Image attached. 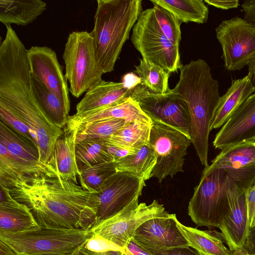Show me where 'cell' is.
Returning <instances> with one entry per match:
<instances>
[{
	"label": "cell",
	"mask_w": 255,
	"mask_h": 255,
	"mask_svg": "<svg viewBox=\"0 0 255 255\" xmlns=\"http://www.w3.org/2000/svg\"><path fill=\"white\" fill-rule=\"evenodd\" d=\"M4 187L14 199L28 207L40 226L91 229L96 224L97 193L72 180L34 174L18 177Z\"/></svg>",
	"instance_id": "6da1fadb"
},
{
	"label": "cell",
	"mask_w": 255,
	"mask_h": 255,
	"mask_svg": "<svg viewBox=\"0 0 255 255\" xmlns=\"http://www.w3.org/2000/svg\"><path fill=\"white\" fill-rule=\"evenodd\" d=\"M93 38L97 65L103 74L114 69L125 43L142 11L141 0H98Z\"/></svg>",
	"instance_id": "7a4b0ae2"
},
{
	"label": "cell",
	"mask_w": 255,
	"mask_h": 255,
	"mask_svg": "<svg viewBox=\"0 0 255 255\" xmlns=\"http://www.w3.org/2000/svg\"><path fill=\"white\" fill-rule=\"evenodd\" d=\"M93 235L91 229L39 226L21 232H0V241L17 255H70Z\"/></svg>",
	"instance_id": "3957f363"
},
{
	"label": "cell",
	"mask_w": 255,
	"mask_h": 255,
	"mask_svg": "<svg viewBox=\"0 0 255 255\" xmlns=\"http://www.w3.org/2000/svg\"><path fill=\"white\" fill-rule=\"evenodd\" d=\"M233 184L224 169L205 167L188 209L197 226L219 228L229 209L228 192Z\"/></svg>",
	"instance_id": "277c9868"
},
{
	"label": "cell",
	"mask_w": 255,
	"mask_h": 255,
	"mask_svg": "<svg viewBox=\"0 0 255 255\" xmlns=\"http://www.w3.org/2000/svg\"><path fill=\"white\" fill-rule=\"evenodd\" d=\"M63 59L65 76L70 84L69 92L74 97L79 98L103 81V74L97 65L91 32H71L65 45Z\"/></svg>",
	"instance_id": "5b68a950"
},
{
	"label": "cell",
	"mask_w": 255,
	"mask_h": 255,
	"mask_svg": "<svg viewBox=\"0 0 255 255\" xmlns=\"http://www.w3.org/2000/svg\"><path fill=\"white\" fill-rule=\"evenodd\" d=\"M131 41L142 58L160 66L170 73L183 65L179 46L162 33L155 18L152 8L143 10L132 28Z\"/></svg>",
	"instance_id": "8992f818"
},
{
	"label": "cell",
	"mask_w": 255,
	"mask_h": 255,
	"mask_svg": "<svg viewBox=\"0 0 255 255\" xmlns=\"http://www.w3.org/2000/svg\"><path fill=\"white\" fill-rule=\"evenodd\" d=\"M168 214L163 205L155 200L148 205L145 203L138 204L137 200L117 215L98 223L91 230L93 234L122 251L144 222Z\"/></svg>",
	"instance_id": "52a82bcc"
},
{
	"label": "cell",
	"mask_w": 255,
	"mask_h": 255,
	"mask_svg": "<svg viewBox=\"0 0 255 255\" xmlns=\"http://www.w3.org/2000/svg\"><path fill=\"white\" fill-rule=\"evenodd\" d=\"M130 97L152 122L175 128L190 138L189 110L179 94L170 89L164 94H151L138 84L130 89Z\"/></svg>",
	"instance_id": "ba28073f"
},
{
	"label": "cell",
	"mask_w": 255,
	"mask_h": 255,
	"mask_svg": "<svg viewBox=\"0 0 255 255\" xmlns=\"http://www.w3.org/2000/svg\"><path fill=\"white\" fill-rule=\"evenodd\" d=\"M191 143L190 138L180 131L164 124L152 122L149 143L154 149L156 163L151 177L158 182L178 172H183L184 156Z\"/></svg>",
	"instance_id": "9c48e42d"
},
{
	"label": "cell",
	"mask_w": 255,
	"mask_h": 255,
	"mask_svg": "<svg viewBox=\"0 0 255 255\" xmlns=\"http://www.w3.org/2000/svg\"><path fill=\"white\" fill-rule=\"evenodd\" d=\"M215 31L227 70H241L255 57V23L235 16L222 21Z\"/></svg>",
	"instance_id": "30bf717a"
},
{
	"label": "cell",
	"mask_w": 255,
	"mask_h": 255,
	"mask_svg": "<svg viewBox=\"0 0 255 255\" xmlns=\"http://www.w3.org/2000/svg\"><path fill=\"white\" fill-rule=\"evenodd\" d=\"M145 186L143 179L129 172L117 171L110 176L97 192L99 205L96 224L117 215L138 200Z\"/></svg>",
	"instance_id": "8fae6325"
},
{
	"label": "cell",
	"mask_w": 255,
	"mask_h": 255,
	"mask_svg": "<svg viewBox=\"0 0 255 255\" xmlns=\"http://www.w3.org/2000/svg\"><path fill=\"white\" fill-rule=\"evenodd\" d=\"M176 219L175 214L149 219L137 228L132 239L156 255L176 248H189Z\"/></svg>",
	"instance_id": "7c38bea8"
},
{
	"label": "cell",
	"mask_w": 255,
	"mask_h": 255,
	"mask_svg": "<svg viewBox=\"0 0 255 255\" xmlns=\"http://www.w3.org/2000/svg\"><path fill=\"white\" fill-rule=\"evenodd\" d=\"M27 58L31 75L60 98L69 113V88L56 52L46 46H33L27 49Z\"/></svg>",
	"instance_id": "4fadbf2b"
},
{
	"label": "cell",
	"mask_w": 255,
	"mask_h": 255,
	"mask_svg": "<svg viewBox=\"0 0 255 255\" xmlns=\"http://www.w3.org/2000/svg\"><path fill=\"white\" fill-rule=\"evenodd\" d=\"M209 166L224 169L234 184L247 190L255 182V142L222 149Z\"/></svg>",
	"instance_id": "5bb4252c"
},
{
	"label": "cell",
	"mask_w": 255,
	"mask_h": 255,
	"mask_svg": "<svg viewBox=\"0 0 255 255\" xmlns=\"http://www.w3.org/2000/svg\"><path fill=\"white\" fill-rule=\"evenodd\" d=\"M255 142V92L250 95L231 115L216 134V148L244 142Z\"/></svg>",
	"instance_id": "9a60e30c"
},
{
	"label": "cell",
	"mask_w": 255,
	"mask_h": 255,
	"mask_svg": "<svg viewBox=\"0 0 255 255\" xmlns=\"http://www.w3.org/2000/svg\"><path fill=\"white\" fill-rule=\"evenodd\" d=\"M246 190L236 184L229 189V209L219 227L229 250L244 248L250 227L246 201Z\"/></svg>",
	"instance_id": "2e32d148"
},
{
	"label": "cell",
	"mask_w": 255,
	"mask_h": 255,
	"mask_svg": "<svg viewBox=\"0 0 255 255\" xmlns=\"http://www.w3.org/2000/svg\"><path fill=\"white\" fill-rule=\"evenodd\" d=\"M111 119H122L128 123L140 121L152 123L151 119L142 110L138 103L129 97L109 106L81 114L69 116L63 131H78L92 123Z\"/></svg>",
	"instance_id": "e0dca14e"
},
{
	"label": "cell",
	"mask_w": 255,
	"mask_h": 255,
	"mask_svg": "<svg viewBox=\"0 0 255 255\" xmlns=\"http://www.w3.org/2000/svg\"><path fill=\"white\" fill-rule=\"evenodd\" d=\"M0 143L5 146L16 161L36 174L59 177L58 172L52 166L40 160L38 148L34 143L1 121Z\"/></svg>",
	"instance_id": "ac0fdd59"
},
{
	"label": "cell",
	"mask_w": 255,
	"mask_h": 255,
	"mask_svg": "<svg viewBox=\"0 0 255 255\" xmlns=\"http://www.w3.org/2000/svg\"><path fill=\"white\" fill-rule=\"evenodd\" d=\"M0 232H21L39 226L30 210L14 199L8 188L0 185Z\"/></svg>",
	"instance_id": "d6986e66"
},
{
	"label": "cell",
	"mask_w": 255,
	"mask_h": 255,
	"mask_svg": "<svg viewBox=\"0 0 255 255\" xmlns=\"http://www.w3.org/2000/svg\"><path fill=\"white\" fill-rule=\"evenodd\" d=\"M130 90L122 82L103 80L89 89L76 106V114H81L109 106L130 97Z\"/></svg>",
	"instance_id": "ffe728a7"
},
{
	"label": "cell",
	"mask_w": 255,
	"mask_h": 255,
	"mask_svg": "<svg viewBox=\"0 0 255 255\" xmlns=\"http://www.w3.org/2000/svg\"><path fill=\"white\" fill-rule=\"evenodd\" d=\"M255 92V89L248 76L233 80L226 93L221 97L215 112L211 130L223 126L231 115L245 101Z\"/></svg>",
	"instance_id": "44dd1931"
},
{
	"label": "cell",
	"mask_w": 255,
	"mask_h": 255,
	"mask_svg": "<svg viewBox=\"0 0 255 255\" xmlns=\"http://www.w3.org/2000/svg\"><path fill=\"white\" fill-rule=\"evenodd\" d=\"M63 132L64 135L56 141L49 164L55 169L60 178L78 184L79 172L75 155L77 131L72 130Z\"/></svg>",
	"instance_id": "7402d4cb"
},
{
	"label": "cell",
	"mask_w": 255,
	"mask_h": 255,
	"mask_svg": "<svg viewBox=\"0 0 255 255\" xmlns=\"http://www.w3.org/2000/svg\"><path fill=\"white\" fill-rule=\"evenodd\" d=\"M177 226L186 240L189 247L199 255H233L225 245L222 234L216 231H202L189 227L176 220Z\"/></svg>",
	"instance_id": "603a6c76"
},
{
	"label": "cell",
	"mask_w": 255,
	"mask_h": 255,
	"mask_svg": "<svg viewBox=\"0 0 255 255\" xmlns=\"http://www.w3.org/2000/svg\"><path fill=\"white\" fill-rule=\"evenodd\" d=\"M46 9V3L41 0H0V21L5 25H26Z\"/></svg>",
	"instance_id": "cb8c5ba5"
},
{
	"label": "cell",
	"mask_w": 255,
	"mask_h": 255,
	"mask_svg": "<svg viewBox=\"0 0 255 255\" xmlns=\"http://www.w3.org/2000/svg\"><path fill=\"white\" fill-rule=\"evenodd\" d=\"M31 86L33 97L38 105L56 126L64 128L69 116L64 102L31 75Z\"/></svg>",
	"instance_id": "d4e9b609"
},
{
	"label": "cell",
	"mask_w": 255,
	"mask_h": 255,
	"mask_svg": "<svg viewBox=\"0 0 255 255\" xmlns=\"http://www.w3.org/2000/svg\"><path fill=\"white\" fill-rule=\"evenodd\" d=\"M172 13L180 24L193 22L204 24L207 22L209 9L202 0H150Z\"/></svg>",
	"instance_id": "484cf974"
},
{
	"label": "cell",
	"mask_w": 255,
	"mask_h": 255,
	"mask_svg": "<svg viewBox=\"0 0 255 255\" xmlns=\"http://www.w3.org/2000/svg\"><path fill=\"white\" fill-rule=\"evenodd\" d=\"M115 163L117 171L130 173L145 181L150 178L156 163V157L154 149L148 143L136 153L124 157Z\"/></svg>",
	"instance_id": "4316f807"
},
{
	"label": "cell",
	"mask_w": 255,
	"mask_h": 255,
	"mask_svg": "<svg viewBox=\"0 0 255 255\" xmlns=\"http://www.w3.org/2000/svg\"><path fill=\"white\" fill-rule=\"evenodd\" d=\"M134 72L140 79V84L151 94H161L167 92L169 73L153 62L144 58L139 60Z\"/></svg>",
	"instance_id": "83f0119b"
},
{
	"label": "cell",
	"mask_w": 255,
	"mask_h": 255,
	"mask_svg": "<svg viewBox=\"0 0 255 255\" xmlns=\"http://www.w3.org/2000/svg\"><path fill=\"white\" fill-rule=\"evenodd\" d=\"M75 155L79 174L96 164L115 161L101 139H86L76 142Z\"/></svg>",
	"instance_id": "f1b7e54d"
},
{
	"label": "cell",
	"mask_w": 255,
	"mask_h": 255,
	"mask_svg": "<svg viewBox=\"0 0 255 255\" xmlns=\"http://www.w3.org/2000/svg\"><path fill=\"white\" fill-rule=\"evenodd\" d=\"M151 125L140 121L128 123L126 127L106 139L125 148L138 150L149 143Z\"/></svg>",
	"instance_id": "f546056e"
},
{
	"label": "cell",
	"mask_w": 255,
	"mask_h": 255,
	"mask_svg": "<svg viewBox=\"0 0 255 255\" xmlns=\"http://www.w3.org/2000/svg\"><path fill=\"white\" fill-rule=\"evenodd\" d=\"M117 172L115 161L100 163L80 172V186L92 193H97L104 181Z\"/></svg>",
	"instance_id": "4dcf8cb0"
},
{
	"label": "cell",
	"mask_w": 255,
	"mask_h": 255,
	"mask_svg": "<svg viewBox=\"0 0 255 255\" xmlns=\"http://www.w3.org/2000/svg\"><path fill=\"white\" fill-rule=\"evenodd\" d=\"M128 123L122 119H111L92 123L77 131L76 142L86 139L108 138L126 127Z\"/></svg>",
	"instance_id": "1f68e13d"
},
{
	"label": "cell",
	"mask_w": 255,
	"mask_h": 255,
	"mask_svg": "<svg viewBox=\"0 0 255 255\" xmlns=\"http://www.w3.org/2000/svg\"><path fill=\"white\" fill-rule=\"evenodd\" d=\"M153 4V13L160 30L169 40L179 46L181 40L180 23L168 10L157 4Z\"/></svg>",
	"instance_id": "d6a6232c"
},
{
	"label": "cell",
	"mask_w": 255,
	"mask_h": 255,
	"mask_svg": "<svg viewBox=\"0 0 255 255\" xmlns=\"http://www.w3.org/2000/svg\"><path fill=\"white\" fill-rule=\"evenodd\" d=\"M0 121L34 143L37 147L26 125L13 112L2 105H0Z\"/></svg>",
	"instance_id": "836d02e7"
},
{
	"label": "cell",
	"mask_w": 255,
	"mask_h": 255,
	"mask_svg": "<svg viewBox=\"0 0 255 255\" xmlns=\"http://www.w3.org/2000/svg\"><path fill=\"white\" fill-rule=\"evenodd\" d=\"M84 247L88 251L97 253L108 250H120L102 237L93 234L87 241Z\"/></svg>",
	"instance_id": "e575fe53"
},
{
	"label": "cell",
	"mask_w": 255,
	"mask_h": 255,
	"mask_svg": "<svg viewBox=\"0 0 255 255\" xmlns=\"http://www.w3.org/2000/svg\"><path fill=\"white\" fill-rule=\"evenodd\" d=\"M102 141L107 150L113 157L115 161L127 155L133 154L138 151V150H132L123 147L111 142L106 139H102Z\"/></svg>",
	"instance_id": "d590c367"
},
{
	"label": "cell",
	"mask_w": 255,
	"mask_h": 255,
	"mask_svg": "<svg viewBox=\"0 0 255 255\" xmlns=\"http://www.w3.org/2000/svg\"><path fill=\"white\" fill-rule=\"evenodd\" d=\"M246 201L250 229L255 226V182L246 191Z\"/></svg>",
	"instance_id": "8d00e7d4"
},
{
	"label": "cell",
	"mask_w": 255,
	"mask_h": 255,
	"mask_svg": "<svg viewBox=\"0 0 255 255\" xmlns=\"http://www.w3.org/2000/svg\"><path fill=\"white\" fill-rule=\"evenodd\" d=\"M125 255H156L139 245L131 239L122 249Z\"/></svg>",
	"instance_id": "74e56055"
},
{
	"label": "cell",
	"mask_w": 255,
	"mask_h": 255,
	"mask_svg": "<svg viewBox=\"0 0 255 255\" xmlns=\"http://www.w3.org/2000/svg\"><path fill=\"white\" fill-rule=\"evenodd\" d=\"M244 19L255 23V0H246L242 4Z\"/></svg>",
	"instance_id": "f35d334b"
},
{
	"label": "cell",
	"mask_w": 255,
	"mask_h": 255,
	"mask_svg": "<svg viewBox=\"0 0 255 255\" xmlns=\"http://www.w3.org/2000/svg\"><path fill=\"white\" fill-rule=\"evenodd\" d=\"M204 2L208 4L212 5L217 8L224 10L236 8L240 4L239 1L238 0H205Z\"/></svg>",
	"instance_id": "ab89813d"
},
{
	"label": "cell",
	"mask_w": 255,
	"mask_h": 255,
	"mask_svg": "<svg viewBox=\"0 0 255 255\" xmlns=\"http://www.w3.org/2000/svg\"><path fill=\"white\" fill-rule=\"evenodd\" d=\"M243 248L249 255H255V226L250 229Z\"/></svg>",
	"instance_id": "60d3db41"
},
{
	"label": "cell",
	"mask_w": 255,
	"mask_h": 255,
	"mask_svg": "<svg viewBox=\"0 0 255 255\" xmlns=\"http://www.w3.org/2000/svg\"><path fill=\"white\" fill-rule=\"evenodd\" d=\"M122 83L126 88L130 90L140 83V79L133 73H129L124 76Z\"/></svg>",
	"instance_id": "b9f144b4"
},
{
	"label": "cell",
	"mask_w": 255,
	"mask_h": 255,
	"mask_svg": "<svg viewBox=\"0 0 255 255\" xmlns=\"http://www.w3.org/2000/svg\"><path fill=\"white\" fill-rule=\"evenodd\" d=\"M159 255H199L189 248H176L161 253Z\"/></svg>",
	"instance_id": "7bdbcfd3"
},
{
	"label": "cell",
	"mask_w": 255,
	"mask_h": 255,
	"mask_svg": "<svg viewBox=\"0 0 255 255\" xmlns=\"http://www.w3.org/2000/svg\"><path fill=\"white\" fill-rule=\"evenodd\" d=\"M247 65L249 71L247 75L255 89V57L248 63Z\"/></svg>",
	"instance_id": "ee69618b"
},
{
	"label": "cell",
	"mask_w": 255,
	"mask_h": 255,
	"mask_svg": "<svg viewBox=\"0 0 255 255\" xmlns=\"http://www.w3.org/2000/svg\"><path fill=\"white\" fill-rule=\"evenodd\" d=\"M0 255H17L7 245L0 241Z\"/></svg>",
	"instance_id": "f6af8a7d"
},
{
	"label": "cell",
	"mask_w": 255,
	"mask_h": 255,
	"mask_svg": "<svg viewBox=\"0 0 255 255\" xmlns=\"http://www.w3.org/2000/svg\"><path fill=\"white\" fill-rule=\"evenodd\" d=\"M87 251L89 255H123V253L121 250H108L98 253Z\"/></svg>",
	"instance_id": "bcb514c9"
},
{
	"label": "cell",
	"mask_w": 255,
	"mask_h": 255,
	"mask_svg": "<svg viewBox=\"0 0 255 255\" xmlns=\"http://www.w3.org/2000/svg\"><path fill=\"white\" fill-rule=\"evenodd\" d=\"M84 246L80 248L75 252L70 255H89L87 251L85 249Z\"/></svg>",
	"instance_id": "7dc6e473"
},
{
	"label": "cell",
	"mask_w": 255,
	"mask_h": 255,
	"mask_svg": "<svg viewBox=\"0 0 255 255\" xmlns=\"http://www.w3.org/2000/svg\"><path fill=\"white\" fill-rule=\"evenodd\" d=\"M233 255H249L244 248L233 252Z\"/></svg>",
	"instance_id": "c3c4849f"
},
{
	"label": "cell",
	"mask_w": 255,
	"mask_h": 255,
	"mask_svg": "<svg viewBox=\"0 0 255 255\" xmlns=\"http://www.w3.org/2000/svg\"><path fill=\"white\" fill-rule=\"evenodd\" d=\"M123 255H125L124 253H123Z\"/></svg>",
	"instance_id": "681fc988"
}]
</instances>
